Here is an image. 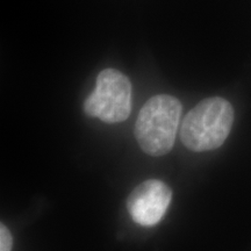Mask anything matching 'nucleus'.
<instances>
[{"label": "nucleus", "mask_w": 251, "mask_h": 251, "mask_svg": "<svg viewBox=\"0 0 251 251\" xmlns=\"http://www.w3.org/2000/svg\"><path fill=\"white\" fill-rule=\"evenodd\" d=\"M234 122L231 103L221 97L200 101L181 124L180 139L187 149L196 152L220 148L227 140Z\"/></svg>", "instance_id": "f257e3e1"}, {"label": "nucleus", "mask_w": 251, "mask_h": 251, "mask_svg": "<svg viewBox=\"0 0 251 251\" xmlns=\"http://www.w3.org/2000/svg\"><path fill=\"white\" fill-rule=\"evenodd\" d=\"M181 111V102L170 94H157L144 103L135 125V136L144 152L158 157L171 151Z\"/></svg>", "instance_id": "f03ea898"}, {"label": "nucleus", "mask_w": 251, "mask_h": 251, "mask_svg": "<svg viewBox=\"0 0 251 251\" xmlns=\"http://www.w3.org/2000/svg\"><path fill=\"white\" fill-rule=\"evenodd\" d=\"M89 117L107 124L128 119L131 111V84L127 76L115 69H105L97 77L96 89L84 102Z\"/></svg>", "instance_id": "7ed1b4c3"}, {"label": "nucleus", "mask_w": 251, "mask_h": 251, "mask_svg": "<svg viewBox=\"0 0 251 251\" xmlns=\"http://www.w3.org/2000/svg\"><path fill=\"white\" fill-rule=\"evenodd\" d=\"M171 199L172 192L168 185L161 180L149 179L131 191L127 199V209L137 225L152 227L164 216Z\"/></svg>", "instance_id": "20e7f679"}, {"label": "nucleus", "mask_w": 251, "mask_h": 251, "mask_svg": "<svg viewBox=\"0 0 251 251\" xmlns=\"http://www.w3.org/2000/svg\"><path fill=\"white\" fill-rule=\"evenodd\" d=\"M13 237L4 224L0 225V251H12Z\"/></svg>", "instance_id": "39448f33"}]
</instances>
